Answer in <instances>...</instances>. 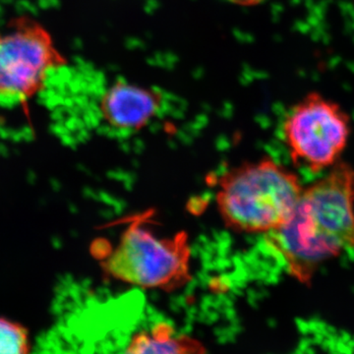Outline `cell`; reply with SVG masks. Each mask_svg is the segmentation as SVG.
I'll return each instance as SVG.
<instances>
[{
  "instance_id": "cell-8",
  "label": "cell",
  "mask_w": 354,
  "mask_h": 354,
  "mask_svg": "<svg viewBox=\"0 0 354 354\" xmlns=\"http://www.w3.org/2000/svg\"><path fill=\"white\" fill-rule=\"evenodd\" d=\"M0 354H31L27 330L3 318H0Z\"/></svg>"
},
{
  "instance_id": "cell-4",
  "label": "cell",
  "mask_w": 354,
  "mask_h": 354,
  "mask_svg": "<svg viewBox=\"0 0 354 354\" xmlns=\"http://www.w3.org/2000/svg\"><path fill=\"white\" fill-rule=\"evenodd\" d=\"M351 135V120L339 102L309 93L286 115L283 136L291 160L313 174L341 160Z\"/></svg>"
},
{
  "instance_id": "cell-2",
  "label": "cell",
  "mask_w": 354,
  "mask_h": 354,
  "mask_svg": "<svg viewBox=\"0 0 354 354\" xmlns=\"http://www.w3.org/2000/svg\"><path fill=\"white\" fill-rule=\"evenodd\" d=\"M304 186L297 174L270 158L225 171L216 207L225 227L241 234H270L290 218Z\"/></svg>"
},
{
  "instance_id": "cell-9",
  "label": "cell",
  "mask_w": 354,
  "mask_h": 354,
  "mask_svg": "<svg viewBox=\"0 0 354 354\" xmlns=\"http://www.w3.org/2000/svg\"><path fill=\"white\" fill-rule=\"evenodd\" d=\"M227 1L239 6H254L262 3L265 0H227Z\"/></svg>"
},
{
  "instance_id": "cell-7",
  "label": "cell",
  "mask_w": 354,
  "mask_h": 354,
  "mask_svg": "<svg viewBox=\"0 0 354 354\" xmlns=\"http://www.w3.org/2000/svg\"><path fill=\"white\" fill-rule=\"evenodd\" d=\"M122 354H187L186 346L171 330L158 326L151 332L137 335Z\"/></svg>"
},
{
  "instance_id": "cell-5",
  "label": "cell",
  "mask_w": 354,
  "mask_h": 354,
  "mask_svg": "<svg viewBox=\"0 0 354 354\" xmlns=\"http://www.w3.org/2000/svg\"><path fill=\"white\" fill-rule=\"evenodd\" d=\"M65 64L43 26L28 17L0 31V95L25 101L37 94L48 72Z\"/></svg>"
},
{
  "instance_id": "cell-6",
  "label": "cell",
  "mask_w": 354,
  "mask_h": 354,
  "mask_svg": "<svg viewBox=\"0 0 354 354\" xmlns=\"http://www.w3.org/2000/svg\"><path fill=\"white\" fill-rule=\"evenodd\" d=\"M162 106V95L157 91L118 81L102 95L100 113L109 127L136 131L148 125Z\"/></svg>"
},
{
  "instance_id": "cell-3",
  "label": "cell",
  "mask_w": 354,
  "mask_h": 354,
  "mask_svg": "<svg viewBox=\"0 0 354 354\" xmlns=\"http://www.w3.org/2000/svg\"><path fill=\"white\" fill-rule=\"evenodd\" d=\"M134 216L114 248L102 257L104 272L121 283L165 291L183 288L191 279L189 237L184 232L160 237Z\"/></svg>"
},
{
  "instance_id": "cell-1",
  "label": "cell",
  "mask_w": 354,
  "mask_h": 354,
  "mask_svg": "<svg viewBox=\"0 0 354 354\" xmlns=\"http://www.w3.org/2000/svg\"><path fill=\"white\" fill-rule=\"evenodd\" d=\"M268 244L298 283L310 286L321 266L354 246V167L339 160L320 180L304 188L285 225Z\"/></svg>"
}]
</instances>
